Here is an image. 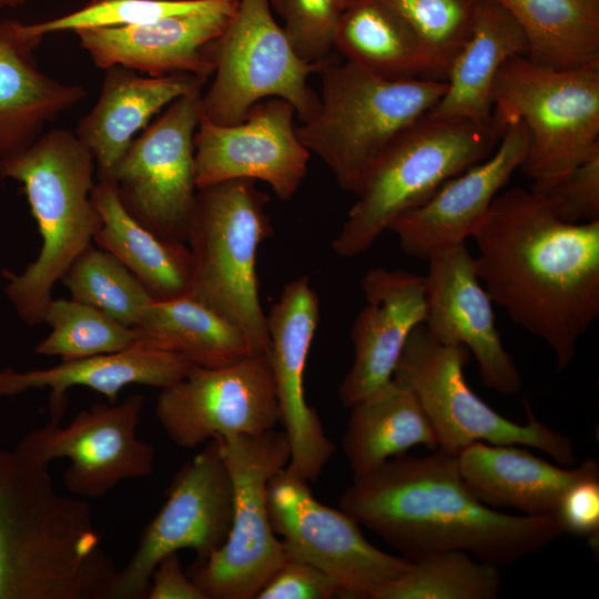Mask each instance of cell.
I'll return each mask as SVG.
<instances>
[{"label": "cell", "mask_w": 599, "mask_h": 599, "mask_svg": "<svg viewBox=\"0 0 599 599\" xmlns=\"http://www.w3.org/2000/svg\"><path fill=\"white\" fill-rule=\"evenodd\" d=\"M471 238L493 303L567 368L599 316V220L565 222L544 195L517 186L496 196Z\"/></svg>", "instance_id": "obj_1"}, {"label": "cell", "mask_w": 599, "mask_h": 599, "mask_svg": "<svg viewBox=\"0 0 599 599\" xmlns=\"http://www.w3.org/2000/svg\"><path fill=\"white\" fill-rule=\"evenodd\" d=\"M339 506L408 560L461 550L499 567L565 532L555 514L511 515L483 502L464 480L457 455L441 448L354 475Z\"/></svg>", "instance_id": "obj_2"}, {"label": "cell", "mask_w": 599, "mask_h": 599, "mask_svg": "<svg viewBox=\"0 0 599 599\" xmlns=\"http://www.w3.org/2000/svg\"><path fill=\"white\" fill-rule=\"evenodd\" d=\"M118 571L87 499L0 446V599H113Z\"/></svg>", "instance_id": "obj_3"}, {"label": "cell", "mask_w": 599, "mask_h": 599, "mask_svg": "<svg viewBox=\"0 0 599 599\" xmlns=\"http://www.w3.org/2000/svg\"><path fill=\"white\" fill-rule=\"evenodd\" d=\"M94 160L75 133L53 129L0 162V176L19 182L42 240L22 273L4 272V293L28 325L43 323L52 288L92 244L101 217L91 193Z\"/></svg>", "instance_id": "obj_4"}, {"label": "cell", "mask_w": 599, "mask_h": 599, "mask_svg": "<svg viewBox=\"0 0 599 599\" xmlns=\"http://www.w3.org/2000/svg\"><path fill=\"white\" fill-rule=\"evenodd\" d=\"M507 122L494 106L490 121L426 113L405 128L365 177L332 243L342 257L373 246L396 217L432 197L449 179L488 158Z\"/></svg>", "instance_id": "obj_5"}, {"label": "cell", "mask_w": 599, "mask_h": 599, "mask_svg": "<svg viewBox=\"0 0 599 599\" xmlns=\"http://www.w3.org/2000/svg\"><path fill=\"white\" fill-rule=\"evenodd\" d=\"M319 74V105L297 134L337 184L355 195L393 140L428 113L447 88L445 80L430 78L384 79L346 60H331Z\"/></svg>", "instance_id": "obj_6"}, {"label": "cell", "mask_w": 599, "mask_h": 599, "mask_svg": "<svg viewBox=\"0 0 599 599\" xmlns=\"http://www.w3.org/2000/svg\"><path fill=\"white\" fill-rule=\"evenodd\" d=\"M268 201L251 180L199 189L185 240L193 268L190 296L236 325L255 354L267 356L256 258L260 245L272 235Z\"/></svg>", "instance_id": "obj_7"}, {"label": "cell", "mask_w": 599, "mask_h": 599, "mask_svg": "<svg viewBox=\"0 0 599 599\" xmlns=\"http://www.w3.org/2000/svg\"><path fill=\"white\" fill-rule=\"evenodd\" d=\"M494 106L517 116L530 144L520 170L544 192L599 152V63L577 69L508 60L494 85Z\"/></svg>", "instance_id": "obj_8"}, {"label": "cell", "mask_w": 599, "mask_h": 599, "mask_svg": "<svg viewBox=\"0 0 599 599\" xmlns=\"http://www.w3.org/2000/svg\"><path fill=\"white\" fill-rule=\"evenodd\" d=\"M468 359L465 346L444 344L420 324L409 335L395 367L393 378L416 396L438 448L457 455L476 441L525 445L550 455L561 466L576 464L570 438L539 422L527 402L528 422L517 424L477 396L465 377Z\"/></svg>", "instance_id": "obj_9"}, {"label": "cell", "mask_w": 599, "mask_h": 599, "mask_svg": "<svg viewBox=\"0 0 599 599\" xmlns=\"http://www.w3.org/2000/svg\"><path fill=\"white\" fill-rule=\"evenodd\" d=\"M233 484V517L224 545L187 575L206 599H255L286 559L274 534L267 504L270 479L286 467L285 432L216 438Z\"/></svg>", "instance_id": "obj_10"}, {"label": "cell", "mask_w": 599, "mask_h": 599, "mask_svg": "<svg viewBox=\"0 0 599 599\" xmlns=\"http://www.w3.org/2000/svg\"><path fill=\"white\" fill-rule=\"evenodd\" d=\"M205 53L214 71L210 88L202 93L201 110L215 124L243 121L255 103L267 98L290 102L301 123L319 105L308 78L323 67L298 59L273 18L270 0H240Z\"/></svg>", "instance_id": "obj_11"}, {"label": "cell", "mask_w": 599, "mask_h": 599, "mask_svg": "<svg viewBox=\"0 0 599 599\" xmlns=\"http://www.w3.org/2000/svg\"><path fill=\"white\" fill-rule=\"evenodd\" d=\"M267 504L286 557L319 569L342 598L372 599L410 567V560L370 544L345 511L318 501L307 481L288 466L270 479Z\"/></svg>", "instance_id": "obj_12"}, {"label": "cell", "mask_w": 599, "mask_h": 599, "mask_svg": "<svg viewBox=\"0 0 599 599\" xmlns=\"http://www.w3.org/2000/svg\"><path fill=\"white\" fill-rule=\"evenodd\" d=\"M202 90L171 104L129 145L110 177L139 223L171 242L185 243L197 192L194 135Z\"/></svg>", "instance_id": "obj_13"}, {"label": "cell", "mask_w": 599, "mask_h": 599, "mask_svg": "<svg viewBox=\"0 0 599 599\" xmlns=\"http://www.w3.org/2000/svg\"><path fill=\"white\" fill-rule=\"evenodd\" d=\"M232 517L233 484L214 438L172 478L164 504L118 571L113 599L146 597L155 566L169 554L191 549L195 561L205 560L226 541Z\"/></svg>", "instance_id": "obj_14"}, {"label": "cell", "mask_w": 599, "mask_h": 599, "mask_svg": "<svg viewBox=\"0 0 599 599\" xmlns=\"http://www.w3.org/2000/svg\"><path fill=\"white\" fill-rule=\"evenodd\" d=\"M144 398L133 394L120 404L97 403L62 427L60 419L29 432L14 451L47 465L67 458L65 488L82 499H100L119 483L154 471L155 449L136 435Z\"/></svg>", "instance_id": "obj_15"}, {"label": "cell", "mask_w": 599, "mask_h": 599, "mask_svg": "<svg viewBox=\"0 0 599 599\" xmlns=\"http://www.w3.org/2000/svg\"><path fill=\"white\" fill-rule=\"evenodd\" d=\"M154 413L171 441L187 449L275 429L281 415L268 356L251 354L220 367L193 365L161 389Z\"/></svg>", "instance_id": "obj_16"}, {"label": "cell", "mask_w": 599, "mask_h": 599, "mask_svg": "<svg viewBox=\"0 0 599 599\" xmlns=\"http://www.w3.org/2000/svg\"><path fill=\"white\" fill-rule=\"evenodd\" d=\"M294 106L281 98L255 103L243 121L211 122L201 113L194 135L196 187L230 180L263 181L282 201L294 196L311 152L302 143Z\"/></svg>", "instance_id": "obj_17"}, {"label": "cell", "mask_w": 599, "mask_h": 599, "mask_svg": "<svg viewBox=\"0 0 599 599\" xmlns=\"http://www.w3.org/2000/svg\"><path fill=\"white\" fill-rule=\"evenodd\" d=\"M318 319L319 300L307 276L288 282L266 315L280 423L291 446L287 466L307 483L317 479L335 451L304 394V370Z\"/></svg>", "instance_id": "obj_18"}, {"label": "cell", "mask_w": 599, "mask_h": 599, "mask_svg": "<svg viewBox=\"0 0 599 599\" xmlns=\"http://www.w3.org/2000/svg\"><path fill=\"white\" fill-rule=\"evenodd\" d=\"M500 110L507 122L495 151L449 179L425 203L404 212L390 224L388 231L397 236L407 255L428 260L437 252L465 244L512 173L520 169L530 144L528 130L517 116Z\"/></svg>", "instance_id": "obj_19"}, {"label": "cell", "mask_w": 599, "mask_h": 599, "mask_svg": "<svg viewBox=\"0 0 599 599\" xmlns=\"http://www.w3.org/2000/svg\"><path fill=\"white\" fill-rule=\"evenodd\" d=\"M424 276V325L437 341L465 346L476 358L483 384L502 395L520 392L522 379L504 347L493 301L465 244L433 254Z\"/></svg>", "instance_id": "obj_20"}, {"label": "cell", "mask_w": 599, "mask_h": 599, "mask_svg": "<svg viewBox=\"0 0 599 599\" xmlns=\"http://www.w3.org/2000/svg\"><path fill=\"white\" fill-rule=\"evenodd\" d=\"M240 0H212L207 6L126 27L74 31L92 62L105 70L122 65L151 77L190 73L207 80L214 68L205 53L221 34Z\"/></svg>", "instance_id": "obj_21"}, {"label": "cell", "mask_w": 599, "mask_h": 599, "mask_svg": "<svg viewBox=\"0 0 599 599\" xmlns=\"http://www.w3.org/2000/svg\"><path fill=\"white\" fill-rule=\"evenodd\" d=\"M366 300L351 331L352 367L338 387L351 408L388 383L412 332L426 317L424 276L404 270L376 267L362 278Z\"/></svg>", "instance_id": "obj_22"}, {"label": "cell", "mask_w": 599, "mask_h": 599, "mask_svg": "<svg viewBox=\"0 0 599 599\" xmlns=\"http://www.w3.org/2000/svg\"><path fill=\"white\" fill-rule=\"evenodd\" d=\"M43 38L18 19L0 20V162L31 145L47 123L87 95L81 85L39 69L35 49Z\"/></svg>", "instance_id": "obj_23"}, {"label": "cell", "mask_w": 599, "mask_h": 599, "mask_svg": "<svg viewBox=\"0 0 599 599\" xmlns=\"http://www.w3.org/2000/svg\"><path fill=\"white\" fill-rule=\"evenodd\" d=\"M99 99L81 119L77 136L90 150L98 177H110L134 135L177 98L202 90L206 80L190 73L161 77L112 65L104 70Z\"/></svg>", "instance_id": "obj_24"}, {"label": "cell", "mask_w": 599, "mask_h": 599, "mask_svg": "<svg viewBox=\"0 0 599 599\" xmlns=\"http://www.w3.org/2000/svg\"><path fill=\"white\" fill-rule=\"evenodd\" d=\"M459 471L471 491L491 508L524 515L555 514L565 491L576 481L599 476L595 459L575 468L557 466L516 445L473 443L457 454Z\"/></svg>", "instance_id": "obj_25"}, {"label": "cell", "mask_w": 599, "mask_h": 599, "mask_svg": "<svg viewBox=\"0 0 599 599\" xmlns=\"http://www.w3.org/2000/svg\"><path fill=\"white\" fill-rule=\"evenodd\" d=\"M193 365L184 357L139 342L116 353L102 354L59 365L19 372L0 370V397L13 396L30 389L48 388L50 418H62L65 395L73 386H84L116 403L120 392L138 384L165 388L180 380Z\"/></svg>", "instance_id": "obj_26"}, {"label": "cell", "mask_w": 599, "mask_h": 599, "mask_svg": "<svg viewBox=\"0 0 599 599\" xmlns=\"http://www.w3.org/2000/svg\"><path fill=\"white\" fill-rule=\"evenodd\" d=\"M528 49L521 27L505 7L496 0H478L469 34L449 65L446 91L428 113L490 121L500 69L511 58L527 57Z\"/></svg>", "instance_id": "obj_27"}, {"label": "cell", "mask_w": 599, "mask_h": 599, "mask_svg": "<svg viewBox=\"0 0 599 599\" xmlns=\"http://www.w3.org/2000/svg\"><path fill=\"white\" fill-rule=\"evenodd\" d=\"M91 199L101 217L93 237L98 247L115 256L154 300L191 295L192 257L185 243L162 238L133 219L111 179H99Z\"/></svg>", "instance_id": "obj_28"}, {"label": "cell", "mask_w": 599, "mask_h": 599, "mask_svg": "<svg viewBox=\"0 0 599 599\" xmlns=\"http://www.w3.org/2000/svg\"><path fill=\"white\" fill-rule=\"evenodd\" d=\"M349 409L342 448L354 475L369 473L415 446L438 448L416 396L394 378Z\"/></svg>", "instance_id": "obj_29"}, {"label": "cell", "mask_w": 599, "mask_h": 599, "mask_svg": "<svg viewBox=\"0 0 599 599\" xmlns=\"http://www.w3.org/2000/svg\"><path fill=\"white\" fill-rule=\"evenodd\" d=\"M334 49L346 61L389 80H444L405 21L382 0H352L343 8Z\"/></svg>", "instance_id": "obj_30"}, {"label": "cell", "mask_w": 599, "mask_h": 599, "mask_svg": "<svg viewBox=\"0 0 599 599\" xmlns=\"http://www.w3.org/2000/svg\"><path fill=\"white\" fill-rule=\"evenodd\" d=\"M135 328L141 343L195 366L220 367L255 354L236 325L190 295L152 301Z\"/></svg>", "instance_id": "obj_31"}, {"label": "cell", "mask_w": 599, "mask_h": 599, "mask_svg": "<svg viewBox=\"0 0 599 599\" xmlns=\"http://www.w3.org/2000/svg\"><path fill=\"white\" fill-rule=\"evenodd\" d=\"M521 27L532 62L552 69L599 63V0H496Z\"/></svg>", "instance_id": "obj_32"}, {"label": "cell", "mask_w": 599, "mask_h": 599, "mask_svg": "<svg viewBox=\"0 0 599 599\" xmlns=\"http://www.w3.org/2000/svg\"><path fill=\"white\" fill-rule=\"evenodd\" d=\"M501 587L498 566L461 550H446L410 560L398 578L372 599H495Z\"/></svg>", "instance_id": "obj_33"}, {"label": "cell", "mask_w": 599, "mask_h": 599, "mask_svg": "<svg viewBox=\"0 0 599 599\" xmlns=\"http://www.w3.org/2000/svg\"><path fill=\"white\" fill-rule=\"evenodd\" d=\"M43 323L51 327V333L38 343L35 353L60 356L62 361L116 353L140 342L135 327L73 298H52Z\"/></svg>", "instance_id": "obj_34"}, {"label": "cell", "mask_w": 599, "mask_h": 599, "mask_svg": "<svg viewBox=\"0 0 599 599\" xmlns=\"http://www.w3.org/2000/svg\"><path fill=\"white\" fill-rule=\"evenodd\" d=\"M75 301L91 305L118 322L135 327L154 298L111 253L92 244L60 280Z\"/></svg>", "instance_id": "obj_35"}, {"label": "cell", "mask_w": 599, "mask_h": 599, "mask_svg": "<svg viewBox=\"0 0 599 599\" xmlns=\"http://www.w3.org/2000/svg\"><path fill=\"white\" fill-rule=\"evenodd\" d=\"M410 28L446 81L465 43L478 0H382Z\"/></svg>", "instance_id": "obj_36"}, {"label": "cell", "mask_w": 599, "mask_h": 599, "mask_svg": "<svg viewBox=\"0 0 599 599\" xmlns=\"http://www.w3.org/2000/svg\"><path fill=\"white\" fill-rule=\"evenodd\" d=\"M212 0H89L78 10L54 19L27 23L28 30L44 37L61 31L115 28L151 22L163 17L194 11Z\"/></svg>", "instance_id": "obj_37"}, {"label": "cell", "mask_w": 599, "mask_h": 599, "mask_svg": "<svg viewBox=\"0 0 599 599\" xmlns=\"http://www.w3.org/2000/svg\"><path fill=\"white\" fill-rule=\"evenodd\" d=\"M283 20L284 34L300 60L324 67L332 59L342 12L337 0H270Z\"/></svg>", "instance_id": "obj_38"}, {"label": "cell", "mask_w": 599, "mask_h": 599, "mask_svg": "<svg viewBox=\"0 0 599 599\" xmlns=\"http://www.w3.org/2000/svg\"><path fill=\"white\" fill-rule=\"evenodd\" d=\"M539 194L565 222L599 220V152Z\"/></svg>", "instance_id": "obj_39"}, {"label": "cell", "mask_w": 599, "mask_h": 599, "mask_svg": "<svg viewBox=\"0 0 599 599\" xmlns=\"http://www.w3.org/2000/svg\"><path fill=\"white\" fill-rule=\"evenodd\" d=\"M339 597L336 585L316 567L286 557L255 599H331Z\"/></svg>", "instance_id": "obj_40"}, {"label": "cell", "mask_w": 599, "mask_h": 599, "mask_svg": "<svg viewBox=\"0 0 599 599\" xmlns=\"http://www.w3.org/2000/svg\"><path fill=\"white\" fill-rule=\"evenodd\" d=\"M555 515L565 532L587 537L595 549L599 536V476L571 485L562 495Z\"/></svg>", "instance_id": "obj_41"}, {"label": "cell", "mask_w": 599, "mask_h": 599, "mask_svg": "<svg viewBox=\"0 0 599 599\" xmlns=\"http://www.w3.org/2000/svg\"><path fill=\"white\" fill-rule=\"evenodd\" d=\"M148 599H206L183 571L179 554L163 557L155 566L150 581Z\"/></svg>", "instance_id": "obj_42"}, {"label": "cell", "mask_w": 599, "mask_h": 599, "mask_svg": "<svg viewBox=\"0 0 599 599\" xmlns=\"http://www.w3.org/2000/svg\"><path fill=\"white\" fill-rule=\"evenodd\" d=\"M30 0H0V9H14L27 4Z\"/></svg>", "instance_id": "obj_43"}, {"label": "cell", "mask_w": 599, "mask_h": 599, "mask_svg": "<svg viewBox=\"0 0 599 599\" xmlns=\"http://www.w3.org/2000/svg\"><path fill=\"white\" fill-rule=\"evenodd\" d=\"M339 6L343 8H345L352 0H337Z\"/></svg>", "instance_id": "obj_44"}]
</instances>
